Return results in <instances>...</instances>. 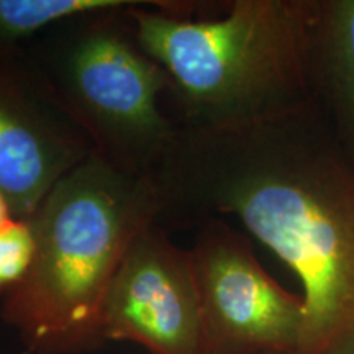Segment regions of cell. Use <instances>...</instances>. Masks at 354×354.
Returning a JSON list of instances; mask_svg holds the SVG:
<instances>
[{"label":"cell","instance_id":"cell-1","mask_svg":"<svg viewBox=\"0 0 354 354\" xmlns=\"http://www.w3.org/2000/svg\"><path fill=\"white\" fill-rule=\"evenodd\" d=\"M153 179L167 232L233 216L297 276V354H354V171L313 102L246 125L180 127Z\"/></svg>","mask_w":354,"mask_h":354},{"label":"cell","instance_id":"cell-2","mask_svg":"<svg viewBox=\"0 0 354 354\" xmlns=\"http://www.w3.org/2000/svg\"><path fill=\"white\" fill-rule=\"evenodd\" d=\"M140 0L128 7L143 50L171 79L183 128H227L312 102L307 77L308 0Z\"/></svg>","mask_w":354,"mask_h":354},{"label":"cell","instance_id":"cell-3","mask_svg":"<svg viewBox=\"0 0 354 354\" xmlns=\"http://www.w3.org/2000/svg\"><path fill=\"white\" fill-rule=\"evenodd\" d=\"M153 177L88 156L57 183L30 220L32 268L2 300V320L26 354H84L104 346L102 310L131 241L159 223Z\"/></svg>","mask_w":354,"mask_h":354},{"label":"cell","instance_id":"cell-4","mask_svg":"<svg viewBox=\"0 0 354 354\" xmlns=\"http://www.w3.org/2000/svg\"><path fill=\"white\" fill-rule=\"evenodd\" d=\"M127 6L53 25L26 55L94 154L136 176L154 177L174 146L179 122L166 107L165 69L136 38Z\"/></svg>","mask_w":354,"mask_h":354},{"label":"cell","instance_id":"cell-5","mask_svg":"<svg viewBox=\"0 0 354 354\" xmlns=\"http://www.w3.org/2000/svg\"><path fill=\"white\" fill-rule=\"evenodd\" d=\"M201 304L203 354H297L302 295L264 271L251 240L227 218L196 227L189 248Z\"/></svg>","mask_w":354,"mask_h":354},{"label":"cell","instance_id":"cell-6","mask_svg":"<svg viewBox=\"0 0 354 354\" xmlns=\"http://www.w3.org/2000/svg\"><path fill=\"white\" fill-rule=\"evenodd\" d=\"M102 336L145 354H203L190 251L159 223L145 228L123 256L102 310Z\"/></svg>","mask_w":354,"mask_h":354},{"label":"cell","instance_id":"cell-7","mask_svg":"<svg viewBox=\"0 0 354 354\" xmlns=\"http://www.w3.org/2000/svg\"><path fill=\"white\" fill-rule=\"evenodd\" d=\"M92 154L26 50L0 61V189L13 216L32 220L51 189Z\"/></svg>","mask_w":354,"mask_h":354},{"label":"cell","instance_id":"cell-8","mask_svg":"<svg viewBox=\"0 0 354 354\" xmlns=\"http://www.w3.org/2000/svg\"><path fill=\"white\" fill-rule=\"evenodd\" d=\"M312 102L354 171V0H308Z\"/></svg>","mask_w":354,"mask_h":354},{"label":"cell","instance_id":"cell-9","mask_svg":"<svg viewBox=\"0 0 354 354\" xmlns=\"http://www.w3.org/2000/svg\"><path fill=\"white\" fill-rule=\"evenodd\" d=\"M130 2L133 0H0V61L24 53L59 21Z\"/></svg>","mask_w":354,"mask_h":354},{"label":"cell","instance_id":"cell-10","mask_svg":"<svg viewBox=\"0 0 354 354\" xmlns=\"http://www.w3.org/2000/svg\"><path fill=\"white\" fill-rule=\"evenodd\" d=\"M35 256L32 223L13 218L0 228V297L24 281Z\"/></svg>","mask_w":354,"mask_h":354},{"label":"cell","instance_id":"cell-11","mask_svg":"<svg viewBox=\"0 0 354 354\" xmlns=\"http://www.w3.org/2000/svg\"><path fill=\"white\" fill-rule=\"evenodd\" d=\"M13 218H15V216H13L10 202H8V198L6 194H3V190L0 189V228L6 227L7 223H10Z\"/></svg>","mask_w":354,"mask_h":354},{"label":"cell","instance_id":"cell-12","mask_svg":"<svg viewBox=\"0 0 354 354\" xmlns=\"http://www.w3.org/2000/svg\"><path fill=\"white\" fill-rule=\"evenodd\" d=\"M141 354H145V353H141Z\"/></svg>","mask_w":354,"mask_h":354}]
</instances>
